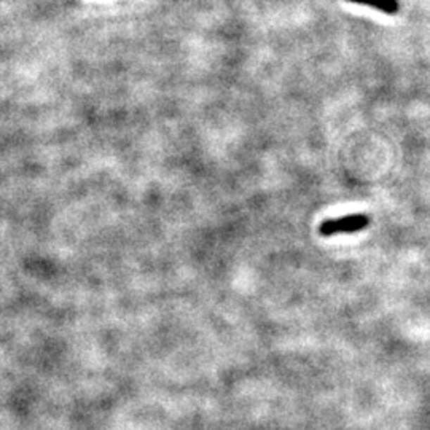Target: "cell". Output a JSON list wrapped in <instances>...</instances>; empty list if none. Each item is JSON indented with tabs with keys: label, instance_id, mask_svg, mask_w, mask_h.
I'll list each match as a JSON object with an SVG mask.
<instances>
[{
	"label": "cell",
	"instance_id": "obj_1",
	"mask_svg": "<svg viewBox=\"0 0 430 430\" xmlns=\"http://www.w3.org/2000/svg\"><path fill=\"white\" fill-rule=\"evenodd\" d=\"M370 223V219L365 214H353L341 217V219H333L327 220L319 228V233L322 236H333V234H341V233H357L360 229H365Z\"/></svg>",
	"mask_w": 430,
	"mask_h": 430
},
{
	"label": "cell",
	"instance_id": "obj_2",
	"mask_svg": "<svg viewBox=\"0 0 430 430\" xmlns=\"http://www.w3.org/2000/svg\"><path fill=\"white\" fill-rule=\"evenodd\" d=\"M349 2L359 4V5H367V7H373L383 13L387 15H396L398 8H400V4L398 0H349Z\"/></svg>",
	"mask_w": 430,
	"mask_h": 430
}]
</instances>
